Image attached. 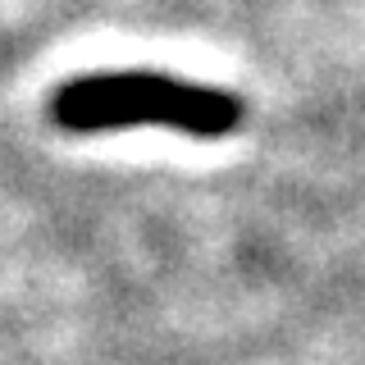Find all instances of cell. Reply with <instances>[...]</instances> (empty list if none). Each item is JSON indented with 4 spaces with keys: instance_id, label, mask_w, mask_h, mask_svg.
Wrapping results in <instances>:
<instances>
[{
    "instance_id": "obj_1",
    "label": "cell",
    "mask_w": 365,
    "mask_h": 365,
    "mask_svg": "<svg viewBox=\"0 0 365 365\" xmlns=\"http://www.w3.org/2000/svg\"><path fill=\"white\" fill-rule=\"evenodd\" d=\"M51 119L60 133H123V128H174L197 142L228 137L242 123V101L228 91L182 83L155 68L87 73L51 96Z\"/></svg>"
}]
</instances>
